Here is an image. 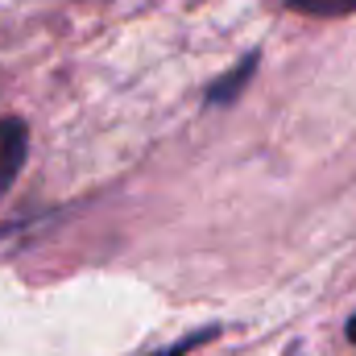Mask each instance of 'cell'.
<instances>
[{
  "label": "cell",
  "mask_w": 356,
  "mask_h": 356,
  "mask_svg": "<svg viewBox=\"0 0 356 356\" xmlns=\"http://www.w3.org/2000/svg\"><path fill=\"white\" fill-rule=\"evenodd\" d=\"M25 154H29V129H25V120L4 116L0 120V199L17 182L21 166H25Z\"/></svg>",
  "instance_id": "1"
},
{
  "label": "cell",
  "mask_w": 356,
  "mask_h": 356,
  "mask_svg": "<svg viewBox=\"0 0 356 356\" xmlns=\"http://www.w3.org/2000/svg\"><path fill=\"white\" fill-rule=\"evenodd\" d=\"M253 67H257V54H249V58H245L241 67H232L220 83H211V88H207V104H232V99H236V91L249 83Z\"/></svg>",
  "instance_id": "2"
},
{
  "label": "cell",
  "mask_w": 356,
  "mask_h": 356,
  "mask_svg": "<svg viewBox=\"0 0 356 356\" xmlns=\"http://www.w3.org/2000/svg\"><path fill=\"white\" fill-rule=\"evenodd\" d=\"M216 332H220V327H203V332H195V336H186V340H178V344H170V348H162V353H149V356H186L191 348L207 344V340H211Z\"/></svg>",
  "instance_id": "4"
},
{
  "label": "cell",
  "mask_w": 356,
  "mask_h": 356,
  "mask_svg": "<svg viewBox=\"0 0 356 356\" xmlns=\"http://www.w3.org/2000/svg\"><path fill=\"white\" fill-rule=\"evenodd\" d=\"M348 340H353V344H356V315H353V319H348Z\"/></svg>",
  "instance_id": "5"
},
{
  "label": "cell",
  "mask_w": 356,
  "mask_h": 356,
  "mask_svg": "<svg viewBox=\"0 0 356 356\" xmlns=\"http://www.w3.org/2000/svg\"><path fill=\"white\" fill-rule=\"evenodd\" d=\"M286 4L307 17H344L356 8V0H286Z\"/></svg>",
  "instance_id": "3"
}]
</instances>
